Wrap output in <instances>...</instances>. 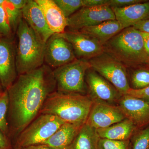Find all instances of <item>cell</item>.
Here are the masks:
<instances>
[{
    "instance_id": "20",
    "label": "cell",
    "mask_w": 149,
    "mask_h": 149,
    "mask_svg": "<svg viewBox=\"0 0 149 149\" xmlns=\"http://www.w3.org/2000/svg\"><path fill=\"white\" fill-rule=\"evenodd\" d=\"M82 126L65 123L49 139L41 144L47 145L55 149H63L69 147Z\"/></svg>"
},
{
    "instance_id": "40",
    "label": "cell",
    "mask_w": 149,
    "mask_h": 149,
    "mask_svg": "<svg viewBox=\"0 0 149 149\" xmlns=\"http://www.w3.org/2000/svg\"><path fill=\"white\" fill-rule=\"evenodd\" d=\"M3 92H1V91H0V97H1V95L2 94V93H3Z\"/></svg>"
},
{
    "instance_id": "22",
    "label": "cell",
    "mask_w": 149,
    "mask_h": 149,
    "mask_svg": "<svg viewBox=\"0 0 149 149\" xmlns=\"http://www.w3.org/2000/svg\"><path fill=\"white\" fill-rule=\"evenodd\" d=\"M99 139L97 130L85 123L70 147L71 149H97Z\"/></svg>"
},
{
    "instance_id": "6",
    "label": "cell",
    "mask_w": 149,
    "mask_h": 149,
    "mask_svg": "<svg viewBox=\"0 0 149 149\" xmlns=\"http://www.w3.org/2000/svg\"><path fill=\"white\" fill-rule=\"evenodd\" d=\"M65 123L53 115L39 114L19 134L16 149L42 143L49 139Z\"/></svg>"
},
{
    "instance_id": "4",
    "label": "cell",
    "mask_w": 149,
    "mask_h": 149,
    "mask_svg": "<svg viewBox=\"0 0 149 149\" xmlns=\"http://www.w3.org/2000/svg\"><path fill=\"white\" fill-rule=\"evenodd\" d=\"M16 33L15 59L17 71L19 75L35 70L44 64L46 43L22 18Z\"/></svg>"
},
{
    "instance_id": "13",
    "label": "cell",
    "mask_w": 149,
    "mask_h": 149,
    "mask_svg": "<svg viewBox=\"0 0 149 149\" xmlns=\"http://www.w3.org/2000/svg\"><path fill=\"white\" fill-rule=\"evenodd\" d=\"M125 118V115L117 105L93 100L86 123L98 129L109 127Z\"/></svg>"
},
{
    "instance_id": "19",
    "label": "cell",
    "mask_w": 149,
    "mask_h": 149,
    "mask_svg": "<svg viewBox=\"0 0 149 149\" xmlns=\"http://www.w3.org/2000/svg\"><path fill=\"white\" fill-rule=\"evenodd\" d=\"M123 29L120 22L115 19L104 21L95 26L85 27L79 31L93 37L104 45Z\"/></svg>"
},
{
    "instance_id": "3",
    "label": "cell",
    "mask_w": 149,
    "mask_h": 149,
    "mask_svg": "<svg viewBox=\"0 0 149 149\" xmlns=\"http://www.w3.org/2000/svg\"><path fill=\"white\" fill-rule=\"evenodd\" d=\"M104 49L128 69L145 66L149 58L142 32L133 27L121 30L104 45Z\"/></svg>"
},
{
    "instance_id": "1",
    "label": "cell",
    "mask_w": 149,
    "mask_h": 149,
    "mask_svg": "<svg viewBox=\"0 0 149 149\" xmlns=\"http://www.w3.org/2000/svg\"><path fill=\"white\" fill-rule=\"evenodd\" d=\"M56 90L53 72L48 65L18 75L6 90L13 132L18 136L39 115L48 96Z\"/></svg>"
},
{
    "instance_id": "35",
    "label": "cell",
    "mask_w": 149,
    "mask_h": 149,
    "mask_svg": "<svg viewBox=\"0 0 149 149\" xmlns=\"http://www.w3.org/2000/svg\"><path fill=\"white\" fill-rule=\"evenodd\" d=\"M21 149H55L44 144H37L29 146Z\"/></svg>"
},
{
    "instance_id": "33",
    "label": "cell",
    "mask_w": 149,
    "mask_h": 149,
    "mask_svg": "<svg viewBox=\"0 0 149 149\" xmlns=\"http://www.w3.org/2000/svg\"><path fill=\"white\" fill-rule=\"evenodd\" d=\"M143 40L144 47L149 58V33L142 32Z\"/></svg>"
},
{
    "instance_id": "5",
    "label": "cell",
    "mask_w": 149,
    "mask_h": 149,
    "mask_svg": "<svg viewBox=\"0 0 149 149\" xmlns=\"http://www.w3.org/2000/svg\"><path fill=\"white\" fill-rule=\"evenodd\" d=\"M91 68L88 61L76 59L53 70L56 91L64 93L88 95L86 72Z\"/></svg>"
},
{
    "instance_id": "42",
    "label": "cell",
    "mask_w": 149,
    "mask_h": 149,
    "mask_svg": "<svg viewBox=\"0 0 149 149\" xmlns=\"http://www.w3.org/2000/svg\"></svg>"
},
{
    "instance_id": "36",
    "label": "cell",
    "mask_w": 149,
    "mask_h": 149,
    "mask_svg": "<svg viewBox=\"0 0 149 149\" xmlns=\"http://www.w3.org/2000/svg\"><path fill=\"white\" fill-rule=\"evenodd\" d=\"M6 3V1L4 0H0V6L3 5Z\"/></svg>"
},
{
    "instance_id": "14",
    "label": "cell",
    "mask_w": 149,
    "mask_h": 149,
    "mask_svg": "<svg viewBox=\"0 0 149 149\" xmlns=\"http://www.w3.org/2000/svg\"><path fill=\"white\" fill-rule=\"evenodd\" d=\"M118 107L138 129L149 125V101L128 95L120 98Z\"/></svg>"
},
{
    "instance_id": "2",
    "label": "cell",
    "mask_w": 149,
    "mask_h": 149,
    "mask_svg": "<svg viewBox=\"0 0 149 149\" xmlns=\"http://www.w3.org/2000/svg\"><path fill=\"white\" fill-rule=\"evenodd\" d=\"M93 104L89 95L56 91L48 96L39 114L53 115L65 122L83 125L87 121Z\"/></svg>"
},
{
    "instance_id": "7",
    "label": "cell",
    "mask_w": 149,
    "mask_h": 149,
    "mask_svg": "<svg viewBox=\"0 0 149 149\" xmlns=\"http://www.w3.org/2000/svg\"><path fill=\"white\" fill-rule=\"evenodd\" d=\"M91 68L106 79L122 95L130 89L127 68L104 52L88 61Z\"/></svg>"
},
{
    "instance_id": "38",
    "label": "cell",
    "mask_w": 149,
    "mask_h": 149,
    "mask_svg": "<svg viewBox=\"0 0 149 149\" xmlns=\"http://www.w3.org/2000/svg\"><path fill=\"white\" fill-rule=\"evenodd\" d=\"M146 65V66L149 67V58L148 59V62H147Z\"/></svg>"
},
{
    "instance_id": "18",
    "label": "cell",
    "mask_w": 149,
    "mask_h": 149,
    "mask_svg": "<svg viewBox=\"0 0 149 149\" xmlns=\"http://www.w3.org/2000/svg\"><path fill=\"white\" fill-rule=\"evenodd\" d=\"M22 18V10L15 8L6 1L4 5L0 6V35L11 38Z\"/></svg>"
},
{
    "instance_id": "21",
    "label": "cell",
    "mask_w": 149,
    "mask_h": 149,
    "mask_svg": "<svg viewBox=\"0 0 149 149\" xmlns=\"http://www.w3.org/2000/svg\"><path fill=\"white\" fill-rule=\"evenodd\" d=\"M138 129L131 120L125 118L107 128L96 129L100 138L117 141H128Z\"/></svg>"
},
{
    "instance_id": "41",
    "label": "cell",
    "mask_w": 149,
    "mask_h": 149,
    "mask_svg": "<svg viewBox=\"0 0 149 149\" xmlns=\"http://www.w3.org/2000/svg\"><path fill=\"white\" fill-rule=\"evenodd\" d=\"M1 35H0V37H1Z\"/></svg>"
},
{
    "instance_id": "10",
    "label": "cell",
    "mask_w": 149,
    "mask_h": 149,
    "mask_svg": "<svg viewBox=\"0 0 149 149\" xmlns=\"http://www.w3.org/2000/svg\"><path fill=\"white\" fill-rule=\"evenodd\" d=\"M73 48L61 33H54L46 43L45 61L48 66L57 68L76 59Z\"/></svg>"
},
{
    "instance_id": "17",
    "label": "cell",
    "mask_w": 149,
    "mask_h": 149,
    "mask_svg": "<svg viewBox=\"0 0 149 149\" xmlns=\"http://www.w3.org/2000/svg\"><path fill=\"white\" fill-rule=\"evenodd\" d=\"M42 9L49 28L53 33L65 31L67 18L54 0H35Z\"/></svg>"
},
{
    "instance_id": "30",
    "label": "cell",
    "mask_w": 149,
    "mask_h": 149,
    "mask_svg": "<svg viewBox=\"0 0 149 149\" xmlns=\"http://www.w3.org/2000/svg\"><path fill=\"white\" fill-rule=\"evenodd\" d=\"M108 0H83V7H94L107 6Z\"/></svg>"
},
{
    "instance_id": "37",
    "label": "cell",
    "mask_w": 149,
    "mask_h": 149,
    "mask_svg": "<svg viewBox=\"0 0 149 149\" xmlns=\"http://www.w3.org/2000/svg\"><path fill=\"white\" fill-rule=\"evenodd\" d=\"M3 87L1 85V83H0V91L1 92H3Z\"/></svg>"
},
{
    "instance_id": "9",
    "label": "cell",
    "mask_w": 149,
    "mask_h": 149,
    "mask_svg": "<svg viewBox=\"0 0 149 149\" xmlns=\"http://www.w3.org/2000/svg\"><path fill=\"white\" fill-rule=\"evenodd\" d=\"M88 95L93 100L117 105L123 95L106 79L90 68L85 75Z\"/></svg>"
},
{
    "instance_id": "16",
    "label": "cell",
    "mask_w": 149,
    "mask_h": 149,
    "mask_svg": "<svg viewBox=\"0 0 149 149\" xmlns=\"http://www.w3.org/2000/svg\"><path fill=\"white\" fill-rule=\"evenodd\" d=\"M111 8L116 19L120 22L123 29L149 19V1L123 8Z\"/></svg>"
},
{
    "instance_id": "24",
    "label": "cell",
    "mask_w": 149,
    "mask_h": 149,
    "mask_svg": "<svg viewBox=\"0 0 149 149\" xmlns=\"http://www.w3.org/2000/svg\"><path fill=\"white\" fill-rule=\"evenodd\" d=\"M130 149H149V125L136 130L130 139Z\"/></svg>"
},
{
    "instance_id": "34",
    "label": "cell",
    "mask_w": 149,
    "mask_h": 149,
    "mask_svg": "<svg viewBox=\"0 0 149 149\" xmlns=\"http://www.w3.org/2000/svg\"><path fill=\"white\" fill-rule=\"evenodd\" d=\"M0 149H9L8 142L5 136L0 131Z\"/></svg>"
},
{
    "instance_id": "26",
    "label": "cell",
    "mask_w": 149,
    "mask_h": 149,
    "mask_svg": "<svg viewBox=\"0 0 149 149\" xmlns=\"http://www.w3.org/2000/svg\"><path fill=\"white\" fill-rule=\"evenodd\" d=\"M66 18L83 7V0H54Z\"/></svg>"
},
{
    "instance_id": "23",
    "label": "cell",
    "mask_w": 149,
    "mask_h": 149,
    "mask_svg": "<svg viewBox=\"0 0 149 149\" xmlns=\"http://www.w3.org/2000/svg\"><path fill=\"white\" fill-rule=\"evenodd\" d=\"M128 72L130 88L133 90H141L149 86V67H140L130 69Z\"/></svg>"
},
{
    "instance_id": "11",
    "label": "cell",
    "mask_w": 149,
    "mask_h": 149,
    "mask_svg": "<svg viewBox=\"0 0 149 149\" xmlns=\"http://www.w3.org/2000/svg\"><path fill=\"white\" fill-rule=\"evenodd\" d=\"M61 34L71 44L76 58L88 61L104 52L102 43L80 31H65Z\"/></svg>"
},
{
    "instance_id": "31",
    "label": "cell",
    "mask_w": 149,
    "mask_h": 149,
    "mask_svg": "<svg viewBox=\"0 0 149 149\" xmlns=\"http://www.w3.org/2000/svg\"><path fill=\"white\" fill-rule=\"evenodd\" d=\"M132 27L141 32L149 33V19L139 22Z\"/></svg>"
},
{
    "instance_id": "12",
    "label": "cell",
    "mask_w": 149,
    "mask_h": 149,
    "mask_svg": "<svg viewBox=\"0 0 149 149\" xmlns=\"http://www.w3.org/2000/svg\"><path fill=\"white\" fill-rule=\"evenodd\" d=\"M15 46L11 38L0 37V83L5 90L16 80L17 75Z\"/></svg>"
},
{
    "instance_id": "27",
    "label": "cell",
    "mask_w": 149,
    "mask_h": 149,
    "mask_svg": "<svg viewBox=\"0 0 149 149\" xmlns=\"http://www.w3.org/2000/svg\"><path fill=\"white\" fill-rule=\"evenodd\" d=\"M130 140L117 141L100 138L97 149H130Z\"/></svg>"
},
{
    "instance_id": "28",
    "label": "cell",
    "mask_w": 149,
    "mask_h": 149,
    "mask_svg": "<svg viewBox=\"0 0 149 149\" xmlns=\"http://www.w3.org/2000/svg\"><path fill=\"white\" fill-rule=\"evenodd\" d=\"M146 0H108L107 6L111 8H123L144 2Z\"/></svg>"
},
{
    "instance_id": "29",
    "label": "cell",
    "mask_w": 149,
    "mask_h": 149,
    "mask_svg": "<svg viewBox=\"0 0 149 149\" xmlns=\"http://www.w3.org/2000/svg\"><path fill=\"white\" fill-rule=\"evenodd\" d=\"M126 95L149 101V86L141 90H133L130 88Z\"/></svg>"
},
{
    "instance_id": "8",
    "label": "cell",
    "mask_w": 149,
    "mask_h": 149,
    "mask_svg": "<svg viewBox=\"0 0 149 149\" xmlns=\"http://www.w3.org/2000/svg\"><path fill=\"white\" fill-rule=\"evenodd\" d=\"M116 19L114 12L108 6L88 7H83L67 18L68 31H79L110 20Z\"/></svg>"
},
{
    "instance_id": "25",
    "label": "cell",
    "mask_w": 149,
    "mask_h": 149,
    "mask_svg": "<svg viewBox=\"0 0 149 149\" xmlns=\"http://www.w3.org/2000/svg\"><path fill=\"white\" fill-rule=\"evenodd\" d=\"M9 98L6 90L0 97V131L5 135L8 132L7 114L8 111Z\"/></svg>"
},
{
    "instance_id": "15",
    "label": "cell",
    "mask_w": 149,
    "mask_h": 149,
    "mask_svg": "<svg viewBox=\"0 0 149 149\" xmlns=\"http://www.w3.org/2000/svg\"><path fill=\"white\" fill-rule=\"evenodd\" d=\"M22 18L39 37L46 43L54 33L49 28L42 9L37 2L28 0L22 10Z\"/></svg>"
},
{
    "instance_id": "32",
    "label": "cell",
    "mask_w": 149,
    "mask_h": 149,
    "mask_svg": "<svg viewBox=\"0 0 149 149\" xmlns=\"http://www.w3.org/2000/svg\"><path fill=\"white\" fill-rule=\"evenodd\" d=\"M28 1V0H8L7 1L15 8L22 10L26 5Z\"/></svg>"
},
{
    "instance_id": "39",
    "label": "cell",
    "mask_w": 149,
    "mask_h": 149,
    "mask_svg": "<svg viewBox=\"0 0 149 149\" xmlns=\"http://www.w3.org/2000/svg\"><path fill=\"white\" fill-rule=\"evenodd\" d=\"M61 149H70V147H67V148H65Z\"/></svg>"
}]
</instances>
